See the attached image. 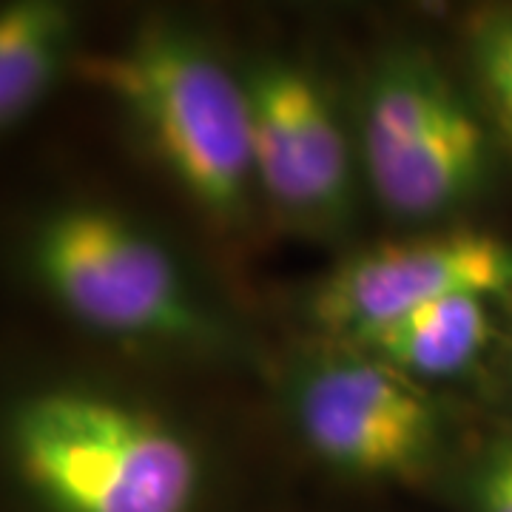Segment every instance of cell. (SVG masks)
<instances>
[{"instance_id": "obj_4", "label": "cell", "mask_w": 512, "mask_h": 512, "mask_svg": "<svg viewBox=\"0 0 512 512\" xmlns=\"http://www.w3.org/2000/svg\"><path fill=\"white\" fill-rule=\"evenodd\" d=\"M356 126L370 191L399 220H444L493 177V128L481 106L416 49L373 66Z\"/></svg>"}, {"instance_id": "obj_5", "label": "cell", "mask_w": 512, "mask_h": 512, "mask_svg": "<svg viewBox=\"0 0 512 512\" xmlns=\"http://www.w3.org/2000/svg\"><path fill=\"white\" fill-rule=\"evenodd\" d=\"M293 421L311 456L362 484H419L441 467L444 416L419 382L350 348L293 390Z\"/></svg>"}, {"instance_id": "obj_9", "label": "cell", "mask_w": 512, "mask_h": 512, "mask_svg": "<svg viewBox=\"0 0 512 512\" xmlns=\"http://www.w3.org/2000/svg\"><path fill=\"white\" fill-rule=\"evenodd\" d=\"M80 12L60 0L0 3V134L18 128L77 69Z\"/></svg>"}, {"instance_id": "obj_6", "label": "cell", "mask_w": 512, "mask_h": 512, "mask_svg": "<svg viewBox=\"0 0 512 512\" xmlns=\"http://www.w3.org/2000/svg\"><path fill=\"white\" fill-rule=\"evenodd\" d=\"M487 296L512 305V242L478 228H441L350 254L311 296L319 328L353 342L421 305Z\"/></svg>"}, {"instance_id": "obj_3", "label": "cell", "mask_w": 512, "mask_h": 512, "mask_svg": "<svg viewBox=\"0 0 512 512\" xmlns=\"http://www.w3.org/2000/svg\"><path fill=\"white\" fill-rule=\"evenodd\" d=\"M26 282L69 325L123 348H197L220 325L146 222L97 197H66L23 222Z\"/></svg>"}, {"instance_id": "obj_11", "label": "cell", "mask_w": 512, "mask_h": 512, "mask_svg": "<svg viewBox=\"0 0 512 512\" xmlns=\"http://www.w3.org/2000/svg\"><path fill=\"white\" fill-rule=\"evenodd\" d=\"M458 512H512V427L481 436L453 476Z\"/></svg>"}, {"instance_id": "obj_1", "label": "cell", "mask_w": 512, "mask_h": 512, "mask_svg": "<svg viewBox=\"0 0 512 512\" xmlns=\"http://www.w3.org/2000/svg\"><path fill=\"white\" fill-rule=\"evenodd\" d=\"M0 512H220L211 464L146 396L80 367L0 373Z\"/></svg>"}, {"instance_id": "obj_10", "label": "cell", "mask_w": 512, "mask_h": 512, "mask_svg": "<svg viewBox=\"0 0 512 512\" xmlns=\"http://www.w3.org/2000/svg\"><path fill=\"white\" fill-rule=\"evenodd\" d=\"M467 57L487 123L512 151V6L481 12L467 29Z\"/></svg>"}, {"instance_id": "obj_2", "label": "cell", "mask_w": 512, "mask_h": 512, "mask_svg": "<svg viewBox=\"0 0 512 512\" xmlns=\"http://www.w3.org/2000/svg\"><path fill=\"white\" fill-rule=\"evenodd\" d=\"M74 74L109 100L205 217L225 228L248 217L256 180L245 77L202 37L146 23L114 46L83 49Z\"/></svg>"}, {"instance_id": "obj_7", "label": "cell", "mask_w": 512, "mask_h": 512, "mask_svg": "<svg viewBox=\"0 0 512 512\" xmlns=\"http://www.w3.org/2000/svg\"><path fill=\"white\" fill-rule=\"evenodd\" d=\"M251 103L256 194L305 228L350 217L353 143L328 92L305 66L268 57L242 74Z\"/></svg>"}, {"instance_id": "obj_8", "label": "cell", "mask_w": 512, "mask_h": 512, "mask_svg": "<svg viewBox=\"0 0 512 512\" xmlns=\"http://www.w3.org/2000/svg\"><path fill=\"white\" fill-rule=\"evenodd\" d=\"M501 308L507 305L487 296H450L402 313L348 345L413 382L464 379L495 348Z\"/></svg>"}]
</instances>
